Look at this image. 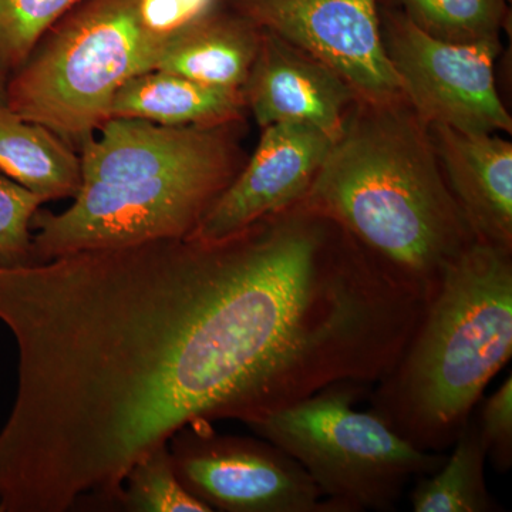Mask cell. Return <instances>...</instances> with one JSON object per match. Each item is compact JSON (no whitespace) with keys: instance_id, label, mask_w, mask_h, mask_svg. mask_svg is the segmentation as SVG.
I'll return each mask as SVG.
<instances>
[{"instance_id":"obj_1","label":"cell","mask_w":512,"mask_h":512,"mask_svg":"<svg viewBox=\"0 0 512 512\" xmlns=\"http://www.w3.org/2000/svg\"><path fill=\"white\" fill-rule=\"evenodd\" d=\"M302 207L335 221L427 302L474 241L409 101L359 99Z\"/></svg>"},{"instance_id":"obj_2","label":"cell","mask_w":512,"mask_h":512,"mask_svg":"<svg viewBox=\"0 0 512 512\" xmlns=\"http://www.w3.org/2000/svg\"><path fill=\"white\" fill-rule=\"evenodd\" d=\"M242 123L170 127L107 120L79 148L82 185L67 210L32 221L33 264L74 252L190 237L247 154Z\"/></svg>"},{"instance_id":"obj_3","label":"cell","mask_w":512,"mask_h":512,"mask_svg":"<svg viewBox=\"0 0 512 512\" xmlns=\"http://www.w3.org/2000/svg\"><path fill=\"white\" fill-rule=\"evenodd\" d=\"M512 355V251L474 241L427 302L372 410L431 453L453 446Z\"/></svg>"},{"instance_id":"obj_4","label":"cell","mask_w":512,"mask_h":512,"mask_svg":"<svg viewBox=\"0 0 512 512\" xmlns=\"http://www.w3.org/2000/svg\"><path fill=\"white\" fill-rule=\"evenodd\" d=\"M137 0H82L47 30L8 79L6 106L80 148L110 120L131 77L156 69L163 47L140 29Z\"/></svg>"},{"instance_id":"obj_5","label":"cell","mask_w":512,"mask_h":512,"mask_svg":"<svg viewBox=\"0 0 512 512\" xmlns=\"http://www.w3.org/2000/svg\"><path fill=\"white\" fill-rule=\"evenodd\" d=\"M367 387L329 384L245 423L308 471L330 512L392 511L407 484L433 474L447 458L414 447L373 410H356Z\"/></svg>"},{"instance_id":"obj_6","label":"cell","mask_w":512,"mask_h":512,"mask_svg":"<svg viewBox=\"0 0 512 512\" xmlns=\"http://www.w3.org/2000/svg\"><path fill=\"white\" fill-rule=\"evenodd\" d=\"M384 49L404 97L427 126L466 134L512 131L495 83L500 40L458 43L437 39L402 10L380 3Z\"/></svg>"},{"instance_id":"obj_7","label":"cell","mask_w":512,"mask_h":512,"mask_svg":"<svg viewBox=\"0 0 512 512\" xmlns=\"http://www.w3.org/2000/svg\"><path fill=\"white\" fill-rule=\"evenodd\" d=\"M211 424L191 421L168 440L181 483L211 511L330 512L308 471L282 448Z\"/></svg>"},{"instance_id":"obj_8","label":"cell","mask_w":512,"mask_h":512,"mask_svg":"<svg viewBox=\"0 0 512 512\" xmlns=\"http://www.w3.org/2000/svg\"><path fill=\"white\" fill-rule=\"evenodd\" d=\"M227 5L326 64L359 99H406L384 49L380 0H227Z\"/></svg>"},{"instance_id":"obj_9","label":"cell","mask_w":512,"mask_h":512,"mask_svg":"<svg viewBox=\"0 0 512 512\" xmlns=\"http://www.w3.org/2000/svg\"><path fill=\"white\" fill-rule=\"evenodd\" d=\"M332 144L325 134L306 124L279 123L262 128L254 154L187 238L227 237L298 204L311 188Z\"/></svg>"},{"instance_id":"obj_10","label":"cell","mask_w":512,"mask_h":512,"mask_svg":"<svg viewBox=\"0 0 512 512\" xmlns=\"http://www.w3.org/2000/svg\"><path fill=\"white\" fill-rule=\"evenodd\" d=\"M248 111L265 128L306 124L335 143L359 96L326 64L265 30L244 87Z\"/></svg>"},{"instance_id":"obj_11","label":"cell","mask_w":512,"mask_h":512,"mask_svg":"<svg viewBox=\"0 0 512 512\" xmlns=\"http://www.w3.org/2000/svg\"><path fill=\"white\" fill-rule=\"evenodd\" d=\"M429 127L441 170L477 241L512 251V143Z\"/></svg>"},{"instance_id":"obj_12","label":"cell","mask_w":512,"mask_h":512,"mask_svg":"<svg viewBox=\"0 0 512 512\" xmlns=\"http://www.w3.org/2000/svg\"><path fill=\"white\" fill-rule=\"evenodd\" d=\"M244 90L207 86L165 70L128 79L111 101L110 119H140L170 127L244 123Z\"/></svg>"},{"instance_id":"obj_13","label":"cell","mask_w":512,"mask_h":512,"mask_svg":"<svg viewBox=\"0 0 512 512\" xmlns=\"http://www.w3.org/2000/svg\"><path fill=\"white\" fill-rule=\"evenodd\" d=\"M264 29L224 6L167 43L156 69L222 89L244 90Z\"/></svg>"},{"instance_id":"obj_14","label":"cell","mask_w":512,"mask_h":512,"mask_svg":"<svg viewBox=\"0 0 512 512\" xmlns=\"http://www.w3.org/2000/svg\"><path fill=\"white\" fill-rule=\"evenodd\" d=\"M0 171L43 202L73 200L82 185V163L74 147L5 103H0Z\"/></svg>"},{"instance_id":"obj_15","label":"cell","mask_w":512,"mask_h":512,"mask_svg":"<svg viewBox=\"0 0 512 512\" xmlns=\"http://www.w3.org/2000/svg\"><path fill=\"white\" fill-rule=\"evenodd\" d=\"M439 470L417 478L410 503L416 512H493L497 501L485 481V451L476 421L468 420Z\"/></svg>"},{"instance_id":"obj_16","label":"cell","mask_w":512,"mask_h":512,"mask_svg":"<svg viewBox=\"0 0 512 512\" xmlns=\"http://www.w3.org/2000/svg\"><path fill=\"white\" fill-rule=\"evenodd\" d=\"M402 10L414 25L437 39L473 43L500 40L510 0H380Z\"/></svg>"},{"instance_id":"obj_17","label":"cell","mask_w":512,"mask_h":512,"mask_svg":"<svg viewBox=\"0 0 512 512\" xmlns=\"http://www.w3.org/2000/svg\"><path fill=\"white\" fill-rule=\"evenodd\" d=\"M114 507L128 512H210L181 483L168 443L160 444L131 466Z\"/></svg>"},{"instance_id":"obj_18","label":"cell","mask_w":512,"mask_h":512,"mask_svg":"<svg viewBox=\"0 0 512 512\" xmlns=\"http://www.w3.org/2000/svg\"><path fill=\"white\" fill-rule=\"evenodd\" d=\"M82 0H0V73L12 76L47 30Z\"/></svg>"},{"instance_id":"obj_19","label":"cell","mask_w":512,"mask_h":512,"mask_svg":"<svg viewBox=\"0 0 512 512\" xmlns=\"http://www.w3.org/2000/svg\"><path fill=\"white\" fill-rule=\"evenodd\" d=\"M43 204L28 188L0 174V264H33L32 221Z\"/></svg>"},{"instance_id":"obj_20","label":"cell","mask_w":512,"mask_h":512,"mask_svg":"<svg viewBox=\"0 0 512 512\" xmlns=\"http://www.w3.org/2000/svg\"><path fill=\"white\" fill-rule=\"evenodd\" d=\"M224 6L227 0H137L136 12L147 39L165 49L175 36Z\"/></svg>"},{"instance_id":"obj_21","label":"cell","mask_w":512,"mask_h":512,"mask_svg":"<svg viewBox=\"0 0 512 512\" xmlns=\"http://www.w3.org/2000/svg\"><path fill=\"white\" fill-rule=\"evenodd\" d=\"M476 424L485 456L490 458L498 473H508L512 466L511 373L497 392L485 400Z\"/></svg>"},{"instance_id":"obj_22","label":"cell","mask_w":512,"mask_h":512,"mask_svg":"<svg viewBox=\"0 0 512 512\" xmlns=\"http://www.w3.org/2000/svg\"><path fill=\"white\" fill-rule=\"evenodd\" d=\"M6 84H8V77L0 73V103H6Z\"/></svg>"}]
</instances>
